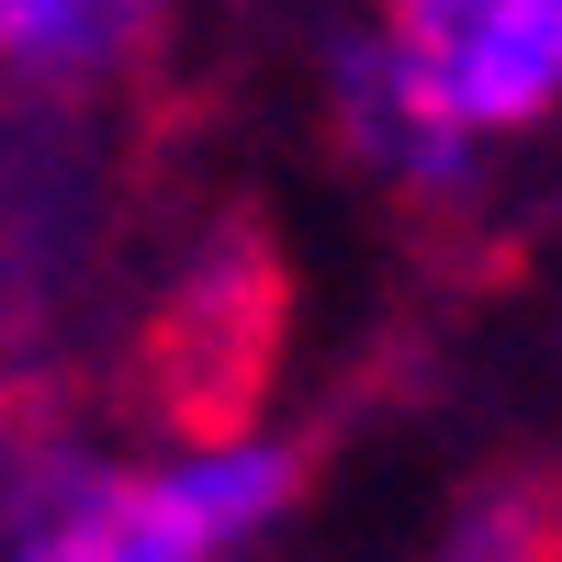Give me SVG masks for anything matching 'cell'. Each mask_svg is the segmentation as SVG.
<instances>
[{
	"label": "cell",
	"mask_w": 562,
	"mask_h": 562,
	"mask_svg": "<svg viewBox=\"0 0 562 562\" xmlns=\"http://www.w3.org/2000/svg\"><path fill=\"white\" fill-rule=\"evenodd\" d=\"M124 158L45 90H0V416H57V338L124 248Z\"/></svg>",
	"instance_id": "obj_3"
},
{
	"label": "cell",
	"mask_w": 562,
	"mask_h": 562,
	"mask_svg": "<svg viewBox=\"0 0 562 562\" xmlns=\"http://www.w3.org/2000/svg\"><path fill=\"white\" fill-rule=\"evenodd\" d=\"M281 360H293V259L270 214H214L203 248L135 304L113 349V405L169 450H225L259 428Z\"/></svg>",
	"instance_id": "obj_2"
},
{
	"label": "cell",
	"mask_w": 562,
	"mask_h": 562,
	"mask_svg": "<svg viewBox=\"0 0 562 562\" xmlns=\"http://www.w3.org/2000/svg\"><path fill=\"white\" fill-rule=\"evenodd\" d=\"M169 57V0H0V90L90 102L135 90Z\"/></svg>",
	"instance_id": "obj_5"
},
{
	"label": "cell",
	"mask_w": 562,
	"mask_h": 562,
	"mask_svg": "<svg viewBox=\"0 0 562 562\" xmlns=\"http://www.w3.org/2000/svg\"><path fill=\"white\" fill-rule=\"evenodd\" d=\"M383 57L450 135H506L562 102V0H383Z\"/></svg>",
	"instance_id": "obj_4"
},
{
	"label": "cell",
	"mask_w": 562,
	"mask_h": 562,
	"mask_svg": "<svg viewBox=\"0 0 562 562\" xmlns=\"http://www.w3.org/2000/svg\"><path fill=\"white\" fill-rule=\"evenodd\" d=\"M315 484L293 439H225L169 461H102L68 416H0V551L12 562H214Z\"/></svg>",
	"instance_id": "obj_1"
},
{
	"label": "cell",
	"mask_w": 562,
	"mask_h": 562,
	"mask_svg": "<svg viewBox=\"0 0 562 562\" xmlns=\"http://www.w3.org/2000/svg\"><path fill=\"white\" fill-rule=\"evenodd\" d=\"M338 135L360 147L371 180H394L405 203H461L473 192V180H461V147H473V135H450L428 102H416L383 45H338Z\"/></svg>",
	"instance_id": "obj_6"
},
{
	"label": "cell",
	"mask_w": 562,
	"mask_h": 562,
	"mask_svg": "<svg viewBox=\"0 0 562 562\" xmlns=\"http://www.w3.org/2000/svg\"><path fill=\"white\" fill-rule=\"evenodd\" d=\"M439 562H562V461L495 473L473 506H461V529H450Z\"/></svg>",
	"instance_id": "obj_7"
}]
</instances>
